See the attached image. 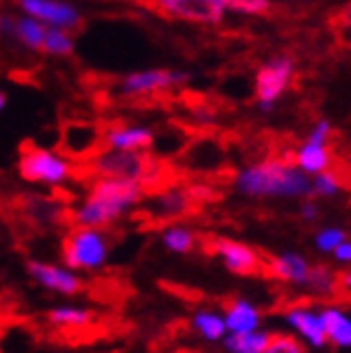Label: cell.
Listing matches in <instances>:
<instances>
[{
  "label": "cell",
  "instance_id": "6da1fadb",
  "mask_svg": "<svg viewBox=\"0 0 351 353\" xmlns=\"http://www.w3.org/2000/svg\"><path fill=\"white\" fill-rule=\"evenodd\" d=\"M145 196V185L123 179H95L82 201L69 209V220L74 226L99 228L106 231L108 226L126 218L136 209Z\"/></svg>",
  "mask_w": 351,
  "mask_h": 353
},
{
  "label": "cell",
  "instance_id": "7a4b0ae2",
  "mask_svg": "<svg viewBox=\"0 0 351 353\" xmlns=\"http://www.w3.org/2000/svg\"><path fill=\"white\" fill-rule=\"evenodd\" d=\"M235 188L243 196L257 201L310 199V176H306L293 162L278 160V157H270V160L237 170Z\"/></svg>",
  "mask_w": 351,
  "mask_h": 353
},
{
  "label": "cell",
  "instance_id": "3957f363",
  "mask_svg": "<svg viewBox=\"0 0 351 353\" xmlns=\"http://www.w3.org/2000/svg\"><path fill=\"white\" fill-rule=\"evenodd\" d=\"M110 259V239L106 231L72 226L61 241V261L76 274H91L106 268Z\"/></svg>",
  "mask_w": 351,
  "mask_h": 353
},
{
  "label": "cell",
  "instance_id": "277c9868",
  "mask_svg": "<svg viewBox=\"0 0 351 353\" xmlns=\"http://www.w3.org/2000/svg\"><path fill=\"white\" fill-rule=\"evenodd\" d=\"M17 174L32 185L61 188L72 181L74 160L57 149L24 145L17 160Z\"/></svg>",
  "mask_w": 351,
  "mask_h": 353
},
{
  "label": "cell",
  "instance_id": "5b68a950",
  "mask_svg": "<svg viewBox=\"0 0 351 353\" xmlns=\"http://www.w3.org/2000/svg\"><path fill=\"white\" fill-rule=\"evenodd\" d=\"M270 274L287 285L306 289L314 295H332L339 285V278L325 268L312 265L300 252H280L270 261Z\"/></svg>",
  "mask_w": 351,
  "mask_h": 353
},
{
  "label": "cell",
  "instance_id": "8992f818",
  "mask_svg": "<svg viewBox=\"0 0 351 353\" xmlns=\"http://www.w3.org/2000/svg\"><path fill=\"white\" fill-rule=\"evenodd\" d=\"M91 170L95 179H123L145 185L155 164L147 153H123L103 149L91 160Z\"/></svg>",
  "mask_w": 351,
  "mask_h": 353
},
{
  "label": "cell",
  "instance_id": "52a82bcc",
  "mask_svg": "<svg viewBox=\"0 0 351 353\" xmlns=\"http://www.w3.org/2000/svg\"><path fill=\"white\" fill-rule=\"evenodd\" d=\"M295 76V61L287 54L268 59L254 76V91H257V105L261 112L270 114L274 105L283 99L287 88L291 86Z\"/></svg>",
  "mask_w": 351,
  "mask_h": 353
},
{
  "label": "cell",
  "instance_id": "ba28073f",
  "mask_svg": "<svg viewBox=\"0 0 351 353\" xmlns=\"http://www.w3.org/2000/svg\"><path fill=\"white\" fill-rule=\"evenodd\" d=\"M190 80L188 72L181 69H170V67H147V69H138V72L126 74L119 84H117V93L121 97H151L164 91H172L181 84Z\"/></svg>",
  "mask_w": 351,
  "mask_h": 353
},
{
  "label": "cell",
  "instance_id": "9c48e42d",
  "mask_svg": "<svg viewBox=\"0 0 351 353\" xmlns=\"http://www.w3.org/2000/svg\"><path fill=\"white\" fill-rule=\"evenodd\" d=\"M24 272L30 278L32 285H37L39 289L61 295V297H76L84 289L82 276L67 270L63 263L28 259L24 263Z\"/></svg>",
  "mask_w": 351,
  "mask_h": 353
},
{
  "label": "cell",
  "instance_id": "30bf717a",
  "mask_svg": "<svg viewBox=\"0 0 351 353\" xmlns=\"http://www.w3.org/2000/svg\"><path fill=\"white\" fill-rule=\"evenodd\" d=\"M17 11L41 22L46 28H61L67 32H78L84 24V13L65 0H17Z\"/></svg>",
  "mask_w": 351,
  "mask_h": 353
},
{
  "label": "cell",
  "instance_id": "8fae6325",
  "mask_svg": "<svg viewBox=\"0 0 351 353\" xmlns=\"http://www.w3.org/2000/svg\"><path fill=\"white\" fill-rule=\"evenodd\" d=\"M155 9L174 20L209 24L222 22V17L231 11L229 0H160L155 3Z\"/></svg>",
  "mask_w": 351,
  "mask_h": 353
},
{
  "label": "cell",
  "instance_id": "7c38bea8",
  "mask_svg": "<svg viewBox=\"0 0 351 353\" xmlns=\"http://www.w3.org/2000/svg\"><path fill=\"white\" fill-rule=\"evenodd\" d=\"M285 323L293 332L297 341H302L310 349H323L328 345V334H325V323L323 314L319 308L312 306H291L283 314Z\"/></svg>",
  "mask_w": 351,
  "mask_h": 353
},
{
  "label": "cell",
  "instance_id": "4fadbf2b",
  "mask_svg": "<svg viewBox=\"0 0 351 353\" xmlns=\"http://www.w3.org/2000/svg\"><path fill=\"white\" fill-rule=\"evenodd\" d=\"M103 149L123 153H147L155 143V132L149 125H114L101 134Z\"/></svg>",
  "mask_w": 351,
  "mask_h": 353
},
{
  "label": "cell",
  "instance_id": "5bb4252c",
  "mask_svg": "<svg viewBox=\"0 0 351 353\" xmlns=\"http://www.w3.org/2000/svg\"><path fill=\"white\" fill-rule=\"evenodd\" d=\"M214 252L224 268L231 274H237V276H250L259 270V265H261L259 252L254 248H250L248 243L237 241V239H229V237L216 239Z\"/></svg>",
  "mask_w": 351,
  "mask_h": 353
},
{
  "label": "cell",
  "instance_id": "9a60e30c",
  "mask_svg": "<svg viewBox=\"0 0 351 353\" xmlns=\"http://www.w3.org/2000/svg\"><path fill=\"white\" fill-rule=\"evenodd\" d=\"M224 312V321L229 334H243V332H257L261 330L263 323V314L254 302L245 297H235L233 302L226 304Z\"/></svg>",
  "mask_w": 351,
  "mask_h": 353
},
{
  "label": "cell",
  "instance_id": "2e32d148",
  "mask_svg": "<svg viewBox=\"0 0 351 353\" xmlns=\"http://www.w3.org/2000/svg\"><path fill=\"white\" fill-rule=\"evenodd\" d=\"M46 321L57 330H86L95 321V312L80 304H57L46 312Z\"/></svg>",
  "mask_w": 351,
  "mask_h": 353
},
{
  "label": "cell",
  "instance_id": "e0dca14e",
  "mask_svg": "<svg viewBox=\"0 0 351 353\" xmlns=\"http://www.w3.org/2000/svg\"><path fill=\"white\" fill-rule=\"evenodd\" d=\"M190 325L197 336L203 339L205 343H224V339L229 336L224 312L216 308H199L192 314Z\"/></svg>",
  "mask_w": 351,
  "mask_h": 353
},
{
  "label": "cell",
  "instance_id": "ac0fdd59",
  "mask_svg": "<svg viewBox=\"0 0 351 353\" xmlns=\"http://www.w3.org/2000/svg\"><path fill=\"white\" fill-rule=\"evenodd\" d=\"M293 164L300 168L306 176H317L325 170H330L332 166V151L330 147L323 145H312V143H304L295 149L293 155Z\"/></svg>",
  "mask_w": 351,
  "mask_h": 353
},
{
  "label": "cell",
  "instance_id": "d6986e66",
  "mask_svg": "<svg viewBox=\"0 0 351 353\" xmlns=\"http://www.w3.org/2000/svg\"><path fill=\"white\" fill-rule=\"evenodd\" d=\"M328 345L337 349H351V314L339 306L321 308Z\"/></svg>",
  "mask_w": 351,
  "mask_h": 353
},
{
  "label": "cell",
  "instance_id": "ffe728a7",
  "mask_svg": "<svg viewBox=\"0 0 351 353\" xmlns=\"http://www.w3.org/2000/svg\"><path fill=\"white\" fill-rule=\"evenodd\" d=\"M46 32H48V28L41 22L32 20V17L17 11V24H15V34H13L15 48L30 52V54L41 52L43 41H46Z\"/></svg>",
  "mask_w": 351,
  "mask_h": 353
},
{
  "label": "cell",
  "instance_id": "44dd1931",
  "mask_svg": "<svg viewBox=\"0 0 351 353\" xmlns=\"http://www.w3.org/2000/svg\"><path fill=\"white\" fill-rule=\"evenodd\" d=\"M160 241L170 254H190L197 248V233L185 224H168L162 228Z\"/></svg>",
  "mask_w": 351,
  "mask_h": 353
},
{
  "label": "cell",
  "instance_id": "7402d4cb",
  "mask_svg": "<svg viewBox=\"0 0 351 353\" xmlns=\"http://www.w3.org/2000/svg\"><path fill=\"white\" fill-rule=\"evenodd\" d=\"M272 341V334L265 330L257 332H243V334H229L224 339L226 353H263Z\"/></svg>",
  "mask_w": 351,
  "mask_h": 353
},
{
  "label": "cell",
  "instance_id": "603a6c76",
  "mask_svg": "<svg viewBox=\"0 0 351 353\" xmlns=\"http://www.w3.org/2000/svg\"><path fill=\"white\" fill-rule=\"evenodd\" d=\"M76 52V34L61 28H48L41 54L52 59H69Z\"/></svg>",
  "mask_w": 351,
  "mask_h": 353
},
{
  "label": "cell",
  "instance_id": "cb8c5ba5",
  "mask_svg": "<svg viewBox=\"0 0 351 353\" xmlns=\"http://www.w3.org/2000/svg\"><path fill=\"white\" fill-rule=\"evenodd\" d=\"M63 145L69 153L80 155L89 151L93 145H97V132L93 125H84V123H72L65 128V140Z\"/></svg>",
  "mask_w": 351,
  "mask_h": 353
},
{
  "label": "cell",
  "instance_id": "d4e9b609",
  "mask_svg": "<svg viewBox=\"0 0 351 353\" xmlns=\"http://www.w3.org/2000/svg\"><path fill=\"white\" fill-rule=\"evenodd\" d=\"M188 201L190 196L185 192L170 188L153 199V211H155V216H160V218H177L188 209Z\"/></svg>",
  "mask_w": 351,
  "mask_h": 353
},
{
  "label": "cell",
  "instance_id": "484cf974",
  "mask_svg": "<svg viewBox=\"0 0 351 353\" xmlns=\"http://www.w3.org/2000/svg\"><path fill=\"white\" fill-rule=\"evenodd\" d=\"M26 209L32 218H37L46 224H57L63 218H69V211H63L54 201H48V199H37L32 196L26 203Z\"/></svg>",
  "mask_w": 351,
  "mask_h": 353
},
{
  "label": "cell",
  "instance_id": "4316f807",
  "mask_svg": "<svg viewBox=\"0 0 351 353\" xmlns=\"http://www.w3.org/2000/svg\"><path fill=\"white\" fill-rule=\"evenodd\" d=\"M343 190L341 176L334 170H325L310 179V196H321V199H334Z\"/></svg>",
  "mask_w": 351,
  "mask_h": 353
},
{
  "label": "cell",
  "instance_id": "83f0119b",
  "mask_svg": "<svg viewBox=\"0 0 351 353\" xmlns=\"http://www.w3.org/2000/svg\"><path fill=\"white\" fill-rule=\"evenodd\" d=\"M349 237L345 233V228L341 226H321L317 233H314V248L321 254H334V250L341 243H345Z\"/></svg>",
  "mask_w": 351,
  "mask_h": 353
},
{
  "label": "cell",
  "instance_id": "f1b7e54d",
  "mask_svg": "<svg viewBox=\"0 0 351 353\" xmlns=\"http://www.w3.org/2000/svg\"><path fill=\"white\" fill-rule=\"evenodd\" d=\"M263 353H306V345L293 334H272V341Z\"/></svg>",
  "mask_w": 351,
  "mask_h": 353
},
{
  "label": "cell",
  "instance_id": "f546056e",
  "mask_svg": "<svg viewBox=\"0 0 351 353\" xmlns=\"http://www.w3.org/2000/svg\"><path fill=\"white\" fill-rule=\"evenodd\" d=\"M330 138H332V123H330L328 119H319V121L310 128V132H308V136H306V143L328 147Z\"/></svg>",
  "mask_w": 351,
  "mask_h": 353
},
{
  "label": "cell",
  "instance_id": "4dcf8cb0",
  "mask_svg": "<svg viewBox=\"0 0 351 353\" xmlns=\"http://www.w3.org/2000/svg\"><path fill=\"white\" fill-rule=\"evenodd\" d=\"M229 7L235 13H245V15H259L270 9L268 0H229Z\"/></svg>",
  "mask_w": 351,
  "mask_h": 353
},
{
  "label": "cell",
  "instance_id": "1f68e13d",
  "mask_svg": "<svg viewBox=\"0 0 351 353\" xmlns=\"http://www.w3.org/2000/svg\"><path fill=\"white\" fill-rule=\"evenodd\" d=\"M17 24V11H0V41L13 43Z\"/></svg>",
  "mask_w": 351,
  "mask_h": 353
},
{
  "label": "cell",
  "instance_id": "d6a6232c",
  "mask_svg": "<svg viewBox=\"0 0 351 353\" xmlns=\"http://www.w3.org/2000/svg\"><path fill=\"white\" fill-rule=\"evenodd\" d=\"M300 216L306 222L317 220L319 218V205H317V201H314V199H304L302 205H300Z\"/></svg>",
  "mask_w": 351,
  "mask_h": 353
},
{
  "label": "cell",
  "instance_id": "836d02e7",
  "mask_svg": "<svg viewBox=\"0 0 351 353\" xmlns=\"http://www.w3.org/2000/svg\"><path fill=\"white\" fill-rule=\"evenodd\" d=\"M332 256H334V261L339 265H351V239H347L345 243H341Z\"/></svg>",
  "mask_w": 351,
  "mask_h": 353
},
{
  "label": "cell",
  "instance_id": "e575fe53",
  "mask_svg": "<svg viewBox=\"0 0 351 353\" xmlns=\"http://www.w3.org/2000/svg\"><path fill=\"white\" fill-rule=\"evenodd\" d=\"M339 287H341L345 293L351 295V270H347V272H343V274L339 276Z\"/></svg>",
  "mask_w": 351,
  "mask_h": 353
},
{
  "label": "cell",
  "instance_id": "d590c367",
  "mask_svg": "<svg viewBox=\"0 0 351 353\" xmlns=\"http://www.w3.org/2000/svg\"><path fill=\"white\" fill-rule=\"evenodd\" d=\"M5 108H7V93L3 91V88H0V114L5 112Z\"/></svg>",
  "mask_w": 351,
  "mask_h": 353
},
{
  "label": "cell",
  "instance_id": "8d00e7d4",
  "mask_svg": "<svg viewBox=\"0 0 351 353\" xmlns=\"http://www.w3.org/2000/svg\"><path fill=\"white\" fill-rule=\"evenodd\" d=\"M177 353H194V351H188V349H181V351H177Z\"/></svg>",
  "mask_w": 351,
  "mask_h": 353
}]
</instances>
